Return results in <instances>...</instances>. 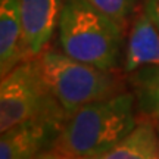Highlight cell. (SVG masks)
Wrapping results in <instances>:
<instances>
[{
  "mask_svg": "<svg viewBox=\"0 0 159 159\" xmlns=\"http://www.w3.org/2000/svg\"><path fill=\"white\" fill-rule=\"evenodd\" d=\"M100 12L124 25V22L133 13L136 0H87Z\"/></svg>",
  "mask_w": 159,
  "mask_h": 159,
  "instance_id": "obj_11",
  "label": "cell"
},
{
  "mask_svg": "<svg viewBox=\"0 0 159 159\" xmlns=\"http://www.w3.org/2000/svg\"><path fill=\"white\" fill-rule=\"evenodd\" d=\"M34 57L50 93L68 115L87 103L122 91V83L115 69H100L50 47Z\"/></svg>",
  "mask_w": 159,
  "mask_h": 159,
  "instance_id": "obj_3",
  "label": "cell"
},
{
  "mask_svg": "<svg viewBox=\"0 0 159 159\" xmlns=\"http://www.w3.org/2000/svg\"><path fill=\"white\" fill-rule=\"evenodd\" d=\"M68 114L57 103L41 77L35 57H27L0 83V131L34 119L65 122Z\"/></svg>",
  "mask_w": 159,
  "mask_h": 159,
  "instance_id": "obj_4",
  "label": "cell"
},
{
  "mask_svg": "<svg viewBox=\"0 0 159 159\" xmlns=\"http://www.w3.org/2000/svg\"><path fill=\"white\" fill-rule=\"evenodd\" d=\"M133 93L121 91L84 105L68 115L56 136L52 153L66 159H85L106 152L140 122Z\"/></svg>",
  "mask_w": 159,
  "mask_h": 159,
  "instance_id": "obj_1",
  "label": "cell"
},
{
  "mask_svg": "<svg viewBox=\"0 0 159 159\" xmlns=\"http://www.w3.org/2000/svg\"><path fill=\"white\" fill-rule=\"evenodd\" d=\"M85 159H159V136L156 122L142 119L137 127L115 146Z\"/></svg>",
  "mask_w": 159,
  "mask_h": 159,
  "instance_id": "obj_9",
  "label": "cell"
},
{
  "mask_svg": "<svg viewBox=\"0 0 159 159\" xmlns=\"http://www.w3.org/2000/svg\"><path fill=\"white\" fill-rule=\"evenodd\" d=\"M65 0H21L24 44L27 56L33 57L47 49L59 25Z\"/></svg>",
  "mask_w": 159,
  "mask_h": 159,
  "instance_id": "obj_6",
  "label": "cell"
},
{
  "mask_svg": "<svg viewBox=\"0 0 159 159\" xmlns=\"http://www.w3.org/2000/svg\"><path fill=\"white\" fill-rule=\"evenodd\" d=\"M44 159H66V158H62V156H59V155H55V153H47L46 155V158Z\"/></svg>",
  "mask_w": 159,
  "mask_h": 159,
  "instance_id": "obj_13",
  "label": "cell"
},
{
  "mask_svg": "<svg viewBox=\"0 0 159 159\" xmlns=\"http://www.w3.org/2000/svg\"><path fill=\"white\" fill-rule=\"evenodd\" d=\"M156 130H158V136H159V121L156 122Z\"/></svg>",
  "mask_w": 159,
  "mask_h": 159,
  "instance_id": "obj_14",
  "label": "cell"
},
{
  "mask_svg": "<svg viewBox=\"0 0 159 159\" xmlns=\"http://www.w3.org/2000/svg\"><path fill=\"white\" fill-rule=\"evenodd\" d=\"M59 44L65 55L114 71L122 47V25L87 0H65L59 19Z\"/></svg>",
  "mask_w": 159,
  "mask_h": 159,
  "instance_id": "obj_2",
  "label": "cell"
},
{
  "mask_svg": "<svg viewBox=\"0 0 159 159\" xmlns=\"http://www.w3.org/2000/svg\"><path fill=\"white\" fill-rule=\"evenodd\" d=\"M134 97L139 111L149 118L159 121V65H146L131 72Z\"/></svg>",
  "mask_w": 159,
  "mask_h": 159,
  "instance_id": "obj_10",
  "label": "cell"
},
{
  "mask_svg": "<svg viewBox=\"0 0 159 159\" xmlns=\"http://www.w3.org/2000/svg\"><path fill=\"white\" fill-rule=\"evenodd\" d=\"M159 65V31L146 12L133 22L127 47L124 69L133 72L140 66Z\"/></svg>",
  "mask_w": 159,
  "mask_h": 159,
  "instance_id": "obj_8",
  "label": "cell"
},
{
  "mask_svg": "<svg viewBox=\"0 0 159 159\" xmlns=\"http://www.w3.org/2000/svg\"><path fill=\"white\" fill-rule=\"evenodd\" d=\"M62 125V121L34 119L2 133L0 159H44Z\"/></svg>",
  "mask_w": 159,
  "mask_h": 159,
  "instance_id": "obj_5",
  "label": "cell"
},
{
  "mask_svg": "<svg viewBox=\"0 0 159 159\" xmlns=\"http://www.w3.org/2000/svg\"><path fill=\"white\" fill-rule=\"evenodd\" d=\"M21 0H0V74L5 77L27 59Z\"/></svg>",
  "mask_w": 159,
  "mask_h": 159,
  "instance_id": "obj_7",
  "label": "cell"
},
{
  "mask_svg": "<svg viewBox=\"0 0 159 159\" xmlns=\"http://www.w3.org/2000/svg\"><path fill=\"white\" fill-rule=\"evenodd\" d=\"M146 13L159 31V0H146Z\"/></svg>",
  "mask_w": 159,
  "mask_h": 159,
  "instance_id": "obj_12",
  "label": "cell"
}]
</instances>
